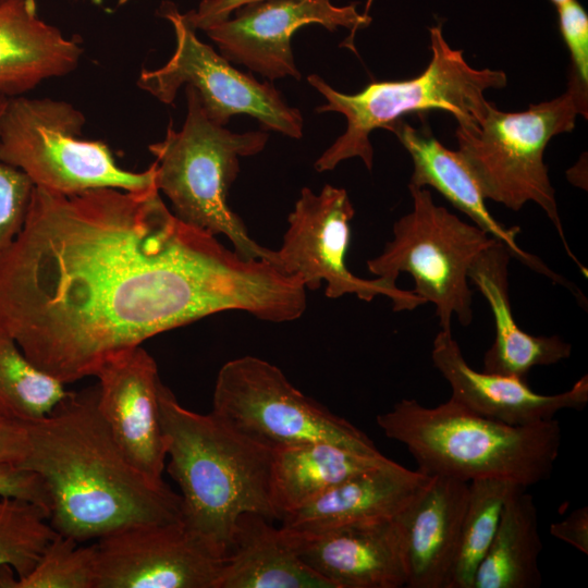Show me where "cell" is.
<instances>
[{
	"instance_id": "1",
	"label": "cell",
	"mask_w": 588,
	"mask_h": 588,
	"mask_svg": "<svg viewBox=\"0 0 588 588\" xmlns=\"http://www.w3.org/2000/svg\"><path fill=\"white\" fill-rule=\"evenodd\" d=\"M306 289L180 220L157 186L64 195L34 187L0 253V327L64 385L164 331L228 311L299 318Z\"/></svg>"
},
{
	"instance_id": "2",
	"label": "cell",
	"mask_w": 588,
	"mask_h": 588,
	"mask_svg": "<svg viewBox=\"0 0 588 588\" xmlns=\"http://www.w3.org/2000/svg\"><path fill=\"white\" fill-rule=\"evenodd\" d=\"M21 468L37 474L54 530L82 543L142 524L182 520L181 495L140 473L115 442L98 407L97 385L66 395L25 422Z\"/></svg>"
},
{
	"instance_id": "3",
	"label": "cell",
	"mask_w": 588,
	"mask_h": 588,
	"mask_svg": "<svg viewBox=\"0 0 588 588\" xmlns=\"http://www.w3.org/2000/svg\"><path fill=\"white\" fill-rule=\"evenodd\" d=\"M159 406L167 471L181 490L182 522L225 556L243 514L275 518L269 487L272 450L211 413L185 408L162 382Z\"/></svg>"
},
{
	"instance_id": "4",
	"label": "cell",
	"mask_w": 588,
	"mask_h": 588,
	"mask_svg": "<svg viewBox=\"0 0 588 588\" xmlns=\"http://www.w3.org/2000/svg\"><path fill=\"white\" fill-rule=\"evenodd\" d=\"M376 421L387 438L405 445L419 470L466 482L497 478L529 487L547 480L561 445L555 418L513 426L452 397L436 407L402 399Z\"/></svg>"
},
{
	"instance_id": "5",
	"label": "cell",
	"mask_w": 588,
	"mask_h": 588,
	"mask_svg": "<svg viewBox=\"0 0 588 588\" xmlns=\"http://www.w3.org/2000/svg\"><path fill=\"white\" fill-rule=\"evenodd\" d=\"M429 33L431 59L413 78L371 82L360 91L348 95L335 90L317 74L307 76L309 85L326 99L316 111L338 112L346 120L345 132L316 160L318 172L331 171L340 162L355 157L371 170L370 133L387 130L408 113L445 111L456 119L457 125L478 124L483 120L490 106L483 93L504 87L505 72L469 65L464 51L448 44L441 23L430 27Z\"/></svg>"
},
{
	"instance_id": "6",
	"label": "cell",
	"mask_w": 588,
	"mask_h": 588,
	"mask_svg": "<svg viewBox=\"0 0 588 588\" xmlns=\"http://www.w3.org/2000/svg\"><path fill=\"white\" fill-rule=\"evenodd\" d=\"M578 115H588V85L571 68L567 88L559 97L520 112H504L490 103L480 123L457 125L455 136L458 152L485 198L512 210H519L528 201L540 206L565 252L587 277V269L568 246L543 160L551 138L572 132Z\"/></svg>"
},
{
	"instance_id": "7",
	"label": "cell",
	"mask_w": 588,
	"mask_h": 588,
	"mask_svg": "<svg viewBox=\"0 0 588 588\" xmlns=\"http://www.w3.org/2000/svg\"><path fill=\"white\" fill-rule=\"evenodd\" d=\"M187 111L175 131L148 149L156 158V185L170 200L173 213L185 223L212 235H224L244 259H266L271 254L256 243L228 204V193L240 172V157L261 152L269 139L266 131L234 133L206 114L197 90L185 86Z\"/></svg>"
},
{
	"instance_id": "8",
	"label": "cell",
	"mask_w": 588,
	"mask_h": 588,
	"mask_svg": "<svg viewBox=\"0 0 588 588\" xmlns=\"http://www.w3.org/2000/svg\"><path fill=\"white\" fill-rule=\"evenodd\" d=\"M85 121L64 100L8 98L0 120V160L25 173L34 186L64 195L157 186L156 161L143 172L121 168L106 143L82 138Z\"/></svg>"
},
{
	"instance_id": "9",
	"label": "cell",
	"mask_w": 588,
	"mask_h": 588,
	"mask_svg": "<svg viewBox=\"0 0 588 588\" xmlns=\"http://www.w3.org/2000/svg\"><path fill=\"white\" fill-rule=\"evenodd\" d=\"M408 189L412 210L394 222L393 238L367 261L368 271L392 283L409 273L412 291L434 306L441 330L452 331L453 317L468 326L474 318L469 269L497 240L437 205L428 188Z\"/></svg>"
},
{
	"instance_id": "10",
	"label": "cell",
	"mask_w": 588,
	"mask_h": 588,
	"mask_svg": "<svg viewBox=\"0 0 588 588\" xmlns=\"http://www.w3.org/2000/svg\"><path fill=\"white\" fill-rule=\"evenodd\" d=\"M210 413L270 450L327 441L359 454H382L365 432L306 396L279 367L256 356L237 357L220 368Z\"/></svg>"
},
{
	"instance_id": "11",
	"label": "cell",
	"mask_w": 588,
	"mask_h": 588,
	"mask_svg": "<svg viewBox=\"0 0 588 588\" xmlns=\"http://www.w3.org/2000/svg\"><path fill=\"white\" fill-rule=\"evenodd\" d=\"M158 14L173 28L175 49L169 61L155 70L143 69L137 86L162 103H173L183 85L193 86L210 120L225 126L236 114L255 118L264 130L301 138L304 119L269 82L234 68L213 48L198 39L197 29L172 2H163Z\"/></svg>"
},
{
	"instance_id": "12",
	"label": "cell",
	"mask_w": 588,
	"mask_h": 588,
	"mask_svg": "<svg viewBox=\"0 0 588 588\" xmlns=\"http://www.w3.org/2000/svg\"><path fill=\"white\" fill-rule=\"evenodd\" d=\"M353 204L344 188L330 184L320 193L301 189L279 249H271L268 261L286 275H298L306 290L326 283L324 294L339 298L347 294L370 302L385 296L394 311L413 310L426 304L413 291L397 287L383 278L364 279L352 273L346 265L351 241Z\"/></svg>"
},
{
	"instance_id": "13",
	"label": "cell",
	"mask_w": 588,
	"mask_h": 588,
	"mask_svg": "<svg viewBox=\"0 0 588 588\" xmlns=\"http://www.w3.org/2000/svg\"><path fill=\"white\" fill-rule=\"evenodd\" d=\"M95 544L96 588H218L225 560L182 520L134 525Z\"/></svg>"
},
{
	"instance_id": "14",
	"label": "cell",
	"mask_w": 588,
	"mask_h": 588,
	"mask_svg": "<svg viewBox=\"0 0 588 588\" xmlns=\"http://www.w3.org/2000/svg\"><path fill=\"white\" fill-rule=\"evenodd\" d=\"M371 23L357 4L334 5L331 0H266L236 9L205 33L228 61L241 64L269 81L301 78L292 51V36L317 24L330 32L347 28L352 36Z\"/></svg>"
},
{
	"instance_id": "15",
	"label": "cell",
	"mask_w": 588,
	"mask_h": 588,
	"mask_svg": "<svg viewBox=\"0 0 588 588\" xmlns=\"http://www.w3.org/2000/svg\"><path fill=\"white\" fill-rule=\"evenodd\" d=\"M94 377L99 411L119 448L140 473L163 481L167 452L155 359L137 346L107 360Z\"/></svg>"
},
{
	"instance_id": "16",
	"label": "cell",
	"mask_w": 588,
	"mask_h": 588,
	"mask_svg": "<svg viewBox=\"0 0 588 588\" xmlns=\"http://www.w3.org/2000/svg\"><path fill=\"white\" fill-rule=\"evenodd\" d=\"M285 529L301 560L331 588L406 586L404 541L396 516L315 534Z\"/></svg>"
},
{
	"instance_id": "17",
	"label": "cell",
	"mask_w": 588,
	"mask_h": 588,
	"mask_svg": "<svg viewBox=\"0 0 588 588\" xmlns=\"http://www.w3.org/2000/svg\"><path fill=\"white\" fill-rule=\"evenodd\" d=\"M431 359L450 384L454 401L507 425L524 426L549 420L562 409L581 411L588 403L587 375L567 391L540 394L529 388L527 380L471 368L450 330H440L436 335Z\"/></svg>"
},
{
	"instance_id": "18",
	"label": "cell",
	"mask_w": 588,
	"mask_h": 588,
	"mask_svg": "<svg viewBox=\"0 0 588 588\" xmlns=\"http://www.w3.org/2000/svg\"><path fill=\"white\" fill-rule=\"evenodd\" d=\"M387 130L394 133L413 160V174L408 185L430 186L455 208L465 213L473 224L502 243L519 262L566 287L579 302L584 294L564 277L550 269L539 257L524 250L517 243L518 226H505L488 210L486 198L458 152L443 146L431 133L420 132L399 120Z\"/></svg>"
},
{
	"instance_id": "19",
	"label": "cell",
	"mask_w": 588,
	"mask_h": 588,
	"mask_svg": "<svg viewBox=\"0 0 588 588\" xmlns=\"http://www.w3.org/2000/svg\"><path fill=\"white\" fill-rule=\"evenodd\" d=\"M468 499V482L430 476L396 516L408 588H450Z\"/></svg>"
},
{
	"instance_id": "20",
	"label": "cell",
	"mask_w": 588,
	"mask_h": 588,
	"mask_svg": "<svg viewBox=\"0 0 588 588\" xmlns=\"http://www.w3.org/2000/svg\"><path fill=\"white\" fill-rule=\"evenodd\" d=\"M430 476L392 460L357 473L282 517V527L315 534L343 525L397 516Z\"/></svg>"
},
{
	"instance_id": "21",
	"label": "cell",
	"mask_w": 588,
	"mask_h": 588,
	"mask_svg": "<svg viewBox=\"0 0 588 588\" xmlns=\"http://www.w3.org/2000/svg\"><path fill=\"white\" fill-rule=\"evenodd\" d=\"M83 47L40 19L34 0L0 2V97L30 91L76 69Z\"/></svg>"
},
{
	"instance_id": "22",
	"label": "cell",
	"mask_w": 588,
	"mask_h": 588,
	"mask_svg": "<svg viewBox=\"0 0 588 588\" xmlns=\"http://www.w3.org/2000/svg\"><path fill=\"white\" fill-rule=\"evenodd\" d=\"M510 250L500 242L473 262L468 279L487 299L494 320V341L483 356L485 372L527 380L536 366H549L571 356L572 345L558 335L536 336L520 329L509 293Z\"/></svg>"
},
{
	"instance_id": "23",
	"label": "cell",
	"mask_w": 588,
	"mask_h": 588,
	"mask_svg": "<svg viewBox=\"0 0 588 588\" xmlns=\"http://www.w3.org/2000/svg\"><path fill=\"white\" fill-rule=\"evenodd\" d=\"M269 520L253 513L240 517L218 588H331L301 560L289 531Z\"/></svg>"
},
{
	"instance_id": "24",
	"label": "cell",
	"mask_w": 588,
	"mask_h": 588,
	"mask_svg": "<svg viewBox=\"0 0 588 588\" xmlns=\"http://www.w3.org/2000/svg\"><path fill=\"white\" fill-rule=\"evenodd\" d=\"M387 460L383 454H359L327 441L273 449L269 487L275 518L282 519L348 477Z\"/></svg>"
},
{
	"instance_id": "25",
	"label": "cell",
	"mask_w": 588,
	"mask_h": 588,
	"mask_svg": "<svg viewBox=\"0 0 588 588\" xmlns=\"http://www.w3.org/2000/svg\"><path fill=\"white\" fill-rule=\"evenodd\" d=\"M527 487L509 492L499 526L480 563L473 588H538L542 577L538 558L542 542L538 512Z\"/></svg>"
},
{
	"instance_id": "26",
	"label": "cell",
	"mask_w": 588,
	"mask_h": 588,
	"mask_svg": "<svg viewBox=\"0 0 588 588\" xmlns=\"http://www.w3.org/2000/svg\"><path fill=\"white\" fill-rule=\"evenodd\" d=\"M64 384L38 369L0 327V416L39 419L66 395Z\"/></svg>"
},
{
	"instance_id": "27",
	"label": "cell",
	"mask_w": 588,
	"mask_h": 588,
	"mask_svg": "<svg viewBox=\"0 0 588 588\" xmlns=\"http://www.w3.org/2000/svg\"><path fill=\"white\" fill-rule=\"evenodd\" d=\"M515 482L481 478L468 482V499L450 588H473L499 526L505 499Z\"/></svg>"
},
{
	"instance_id": "28",
	"label": "cell",
	"mask_w": 588,
	"mask_h": 588,
	"mask_svg": "<svg viewBox=\"0 0 588 588\" xmlns=\"http://www.w3.org/2000/svg\"><path fill=\"white\" fill-rule=\"evenodd\" d=\"M50 511L34 501L0 495V567L26 576L57 536Z\"/></svg>"
},
{
	"instance_id": "29",
	"label": "cell",
	"mask_w": 588,
	"mask_h": 588,
	"mask_svg": "<svg viewBox=\"0 0 588 588\" xmlns=\"http://www.w3.org/2000/svg\"><path fill=\"white\" fill-rule=\"evenodd\" d=\"M12 573L0 567V588H96V544L81 546L58 532L26 576Z\"/></svg>"
},
{
	"instance_id": "30",
	"label": "cell",
	"mask_w": 588,
	"mask_h": 588,
	"mask_svg": "<svg viewBox=\"0 0 588 588\" xmlns=\"http://www.w3.org/2000/svg\"><path fill=\"white\" fill-rule=\"evenodd\" d=\"M8 98L0 97V120ZM34 184L21 170L0 160V253L9 247L22 231Z\"/></svg>"
},
{
	"instance_id": "31",
	"label": "cell",
	"mask_w": 588,
	"mask_h": 588,
	"mask_svg": "<svg viewBox=\"0 0 588 588\" xmlns=\"http://www.w3.org/2000/svg\"><path fill=\"white\" fill-rule=\"evenodd\" d=\"M559 27L567 46L572 69L588 85V14L577 0L556 7Z\"/></svg>"
},
{
	"instance_id": "32",
	"label": "cell",
	"mask_w": 588,
	"mask_h": 588,
	"mask_svg": "<svg viewBox=\"0 0 588 588\" xmlns=\"http://www.w3.org/2000/svg\"><path fill=\"white\" fill-rule=\"evenodd\" d=\"M0 495L34 501L50 511L49 497L40 477L17 466H0Z\"/></svg>"
},
{
	"instance_id": "33",
	"label": "cell",
	"mask_w": 588,
	"mask_h": 588,
	"mask_svg": "<svg viewBox=\"0 0 588 588\" xmlns=\"http://www.w3.org/2000/svg\"><path fill=\"white\" fill-rule=\"evenodd\" d=\"M28 452L25 422L0 416V466L22 464Z\"/></svg>"
},
{
	"instance_id": "34",
	"label": "cell",
	"mask_w": 588,
	"mask_h": 588,
	"mask_svg": "<svg viewBox=\"0 0 588 588\" xmlns=\"http://www.w3.org/2000/svg\"><path fill=\"white\" fill-rule=\"evenodd\" d=\"M266 0H201L198 8L185 13L192 25L198 30L228 20L233 12L248 3Z\"/></svg>"
},
{
	"instance_id": "35",
	"label": "cell",
	"mask_w": 588,
	"mask_h": 588,
	"mask_svg": "<svg viewBox=\"0 0 588 588\" xmlns=\"http://www.w3.org/2000/svg\"><path fill=\"white\" fill-rule=\"evenodd\" d=\"M550 534L588 554V506L578 507L564 519L551 524Z\"/></svg>"
},
{
	"instance_id": "36",
	"label": "cell",
	"mask_w": 588,
	"mask_h": 588,
	"mask_svg": "<svg viewBox=\"0 0 588 588\" xmlns=\"http://www.w3.org/2000/svg\"><path fill=\"white\" fill-rule=\"evenodd\" d=\"M555 7H559L565 2H567L568 0H550Z\"/></svg>"
},
{
	"instance_id": "37",
	"label": "cell",
	"mask_w": 588,
	"mask_h": 588,
	"mask_svg": "<svg viewBox=\"0 0 588 588\" xmlns=\"http://www.w3.org/2000/svg\"><path fill=\"white\" fill-rule=\"evenodd\" d=\"M131 1H135V0H118V3L120 5H122V4H126V3L131 2Z\"/></svg>"
},
{
	"instance_id": "38",
	"label": "cell",
	"mask_w": 588,
	"mask_h": 588,
	"mask_svg": "<svg viewBox=\"0 0 588 588\" xmlns=\"http://www.w3.org/2000/svg\"><path fill=\"white\" fill-rule=\"evenodd\" d=\"M3 0H0V2H2Z\"/></svg>"
}]
</instances>
